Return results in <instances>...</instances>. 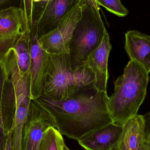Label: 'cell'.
Segmentation results:
<instances>
[{"instance_id":"obj_4","label":"cell","mask_w":150,"mask_h":150,"mask_svg":"<svg viewBox=\"0 0 150 150\" xmlns=\"http://www.w3.org/2000/svg\"><path fill=\"white\" fill-rule=\"evenodd\" d=\"M96 0H85L81 18L69 43V53L74 70L86 64L88 56L102 42L107 31Z\"/></svg>"},{"instance_id":"obj_15","label":"cell","mask_w":150,"mask_h":150,"mask_svg":"<svg viewBox=\"0 0 150 150\" xmlns=\"http://www.w3.org/2000/svg\"><path fill=\"white\" fill-rule=\"evenodd\" d=\"M99 6H103L108 11L120 17H125L129 11L122 3L120 0H96Z\"/></svg>"},{"instance_id":"obj_23","label":"cell","mask_w":150,"mask_h":150,"mask_svg":"<svg viewBox=\"0 0 150 150\" xmlns=\"http://www.w3.org/2000/svg\"><path fill=\"white\" fill-rule=\"evenodd\" d=\"M64 150H70V149H69L68 147L65 144V146H64Z\"/></svg>"},{"instance_id":"obj_9","label":"cell","mask_w":150,"mask_h":150,"mask_svg":"<svg viewBox=\"0 0 150 150\" xmlns=\"http://www.w3.org/2000/svg\"><path fill=\"white\" fill-rule=\"evenodd\" d=\"M25 33L24 14L20 7L0 11V61Z\"/></svg>"},{"instance_id":"obj_2","label":"cell","mask_w":150,"mask_h":150,"mask_svg":"<svg viewBox=\"0 0 150 150\" xmlns=\"http://www.w3.org/2000/svg\"><path fill=\"white\" fill-rule=\"evenodd\" d=\"M149 73L139 62L130 60L123 74L115 82L108 108L112 123L122 127L136 115L147 94Z\"/></svg>"},{"instance_id":"obj_17","label":"cell","mask_w":150,"mask_h":150,"mask_svg":"<svg viewBox=\"0 0 150 150\" xmlns=\"http://www.w3.org/2000/svg\"><path fill=\"white\" fill-rule=\"evenodd\" d=\"M21 0H0V11L12 7L20 6Z\"/></svg>"},{"instance_id":"obj_10","label":"cell","mask_w":150,"mask_h":150,"mask_svg":"<svg viewBox=\"0 0 150 150\" xmlns=\"http://www.w3.org/2000/svg\"><path fill=\"white\" fill-rule=\"evenodd\" d=\"M112 48L109 34L106 31L99 46L90 54L86 62L94 74L96 89L105 93L108 78V57Z\"/></svg>"},{"instance_id":"obj_20","label":"cell","mask_w":150,"mask_h":150,"mask_svg":"<svg viewBox=\"0 0 150 150\" xmlns=\"http://www.w3.org/2000/svg\"><path fill=\"white\" fill-rule=\"evenodd\" d=\"M1 73L0 70V114L2 115V82Z\"/></svg>"},{"instance_id":"obj_11","label":"cell","mask_w":150,"mask_h":150,"mask_svg":"<svg viewBox=\"0 0 150 150\" xmlns=\"http://www.w3.org/2000/svg\"><path fill=\"white\" fill-rule=\"evenodd\" d=\"M122 131V127L112 123L86 135L78 142L85 150H113Z\"/></svg>"},{"instance_id":"obj_12","label":"cell","mask_w":150,"mask_h":150,"mask_svg":"<svg viewBox=\"0 0 150 150\" xmlns=\"http://www.w3.org/2000/svg\"><path fill=\"white\" fill-rule=\"evenodd\" d=\"M146 120L145 115L137 114L122 127L116 147L113 150H141L144 140Z\"/></svg>"},{"instance_id":"obj_5","label":"cell","mask_w":150,"mask_h":150,"mask_svg":"<svg viewBox=\"0 0 150 150\" xmlns=\"http://www.w3.org/2000/svg\"><path fill=\"white\" fill-rule=\"evenodd\" d=\"M84 1L79 2L70 9L53 30L39 38L40 45L47 52L50 54L69 53V43L77 23L81 18Z\"/></svg>"},{"instance_id":"obj_21","label":"cell","mask_w":150,"mask_h":150,"mask_svg":"<svg viewBox=\"0 0 150 150\" xmlns=\"http://www.w3.org/2000/svg\"><path fill=\"white\" fill-rule=\"evenodd\" d=\"M33 3H37L47 1H50V0H33ZM79 1H83L84 0H79Z\"/></svg>"},{"instance_id":"obj_19","label":"cell","mask_w":150,"mask_h":150,"mask_svg":"<svg viewBox=\"0 0 150 150\" xmlns=\"http://www.w3.org/2000/svg\"><path fill=\"white\" fill-rule=\"evenodd\" d=\"M13 128L11 127L9 129L7 130L6 140L4 143V147L3 150H12V135Z\"/></svg>"},{"instance_id":"obj_8","label":"cell","mask_w":150,"mask_h":150,"mask_svg":"<svg viewBox=\"0 0 150 150\" xmlns=\"http://www.w3.org/2000/svg\"><path fill=\"white\" fill-rule=\"evenodd\" d=\"M30 98L32 100L43 93L44 81L49 60V54L42 48L39 42L38 29L33 23L30 33Z\"/></svg>"},{"instance_id":"obj_7","label":"cell","mask_w":150,"mask_h":150,"mask_svg":"<svg viewBox=\"0 0 150 150\" xmlns=\"http://www.w3.org/2000/svg\"><path fill=\"white\" fill-rule=\"evenodd\" d=\"M79 2V0H50L34 3L33 23L37 26L39 38L53 30L63 16Z\"/></svg>"},{"instance_id":"obj_13","label":"cell","mask_w":150,"mask_h":150,"mask_svg":"<svg viewBox=\"0 0 150 150\" xmlns=\"http://www.w3.org/2000/svg\"><path fill=\"white\" fill-rule=\"evenodd\" d=\"M125 50L130 60L141 64L148 73L150 72V35L137 30L125 33Z\"/></svg>"},{"instance_id":"obj_18","label":"cell","mask_w":150,"mask_h":150,"mask_svg":"<svg viewBox=\"0 0 150 150\" xmlns=\"http://www.w3.org/2000/svg\"><path fill=\"white\" fill-rule=\"evenodd\" d=\"M146 120L145 137L141 150H150V125L146 118Z\"/></svg>"},{"instance_id":"obj_16","label":"cell","mask_w":150,"mask_h":150,"mask_svg":"<svg viewBox=\"0 0 150 150\" xmlns=\"http://www.w3.org/2000/svg\"><path fill=\"white\" fill-rule=\"evenodd\" d=\"M20 8L23 10L24 14L25 31L30 33L33 22L34 3L33 0H21Z\"/></svg>"},{"instance_id":"obj_3","label":"cell","mask_w":150,"mask_h":150,"mask_svg":"<svg viewBox=\"0 0 150 150\" xmlns=\"http://www.w3.org/2000/svg\"><path fill=\"white\" fill-rule=\"evenodd\" d=\"M70 61L68 53L49 54L42 95L54 101H61L96 88L94 74L88 65L86 63L74 70Z\"/></svg>"},{"instance_id":"obj_6","label":"cell","mask_w":150,"mask_h":150,"mask_svg":"<svg viewBox=\"0 0 150 150\" xmlns=\"http://www.w3.org/2000/svg\"><path fill=\"white\" fill-rule=\"evenodd\" d=\"M52 127L56 128L49 113L32 100L24 129L22 150H40L45 132Z\"/></svg>"},{"instance_id":"obj_14","label":"cell","mask_w":150,"mask_h":150,"mask_svg":"<svg viewBox=\"0 0 150 150\" xmlns=\"http://www.w3.org/2000/svg\"><path fill=\"white\" fill-rule=\"evenodd\" d=\"M65 144L62 135L52 127L45 132L40 150H64Z\"/></svg>"},{"instance_id":"obj_22","label":"cell","mask_w":150,"mask_h":150,"mask_svg":"<svg viewBox=\"0 0 150 150\" xmlns=\"http://www.w3.org/2000/svg\"><path fill=\"white\" fill-rule=\"evenodd\" d=\"M145 117H146V119H147V120L149 122L150 125V112L146 113V114L145 115Z\"/></svg>"},{"instance_id":"obj_1","label":"cell","mask_w":150,"mask_h":150,"mask_svg":"<svg viewBox=\"0 0 150 150\" xmlns=\"http://www.w3.org/2000/svg\"><path fill=\"white\" fill-rule=\"evenodd\" d=\"M107 93L96 88L65 100L54 101L43 95L33 101L47 111L62 135L78 141L86 135L112 123Z\"/></svg>"}]
</instances>
